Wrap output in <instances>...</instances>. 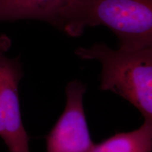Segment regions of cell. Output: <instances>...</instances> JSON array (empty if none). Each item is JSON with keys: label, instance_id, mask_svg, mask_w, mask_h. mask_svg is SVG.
<instances>
[{"label": "cell", "instance_id": "cell-1", "mask_svg": "<svg viewBox=\"0 0 152 152\" xmlns=\"http://www.w3.org/2000/svg\"><path fill=\"white\" fill-rule=\"evenodd\" d=\"M97 26L115 34L119 48L152 47V0H75L64 13L61 30L77 37L87 26Z\"/></svg>", "mask_w": 152, "mask_h": 152}, {"label": "cell", "instance_id": "cell-2", "mask_svg": "<svg viewBox=\"0 0 152 152\" xmlns=\"http://www.w3.org/2000/svg\"><path fill=\"white\" fill-rule=\"evenodd\" d=\"M82 59L102 64L100 89L118 94L140 111L144 120L152 121V47L113 49L104 43L79 47Z\"/></svg>", "mask_w": 152, "mask_h": 152}, {"label": "cell", "instance_id": "cell-3", "mask_svg": "<svg viewBox=\"0 0 152 152\" xmlns=\"http://www.w3.org/2000/svg\"><path fill=\"white\" fill-rule=\"evenodd\" d=\"M11 39L0 35V119L3 135L9 152H30L29 137L22 122L18 85L23 71L18 58H10L6 53Z\"/></svg>", "mask_w": 152, "mask_h": 152}, {"label": "cell", "instance_id": "cell-4", "mask_svg": "<svg viewBox=\"0 0 152 152\" xmlns=\"http://www.w3.org/2000/svg\"><path fill=\"white\" fill-rule=\"evenodd\" d=\"M85 91L80 80L66 85V107L47 137V152H90L92 148L83 106Z\"/></svg>", "mask_w": 152, "mask_h": 152}, {"label": "cell", "instance_id": "cell-5", "mask_svg": "<svg viewBox=\"0 0 152 152\" xmlns=\"http://www.w3.org/2000/svg\"><path fill=\"white\" fill-rule=\"evenodd\" d=\"M75 0H0V21L35 19L61 30L66 9Z\"/></svg>", "mask_w": 152, "mask_h": 152}, {"label": "cell", "instance_id": "cell-6", "mask_svg": "<svg viewBox=\"0 0 152 152\" xmlns=\"http://www.w3.org/2000/svg\"><path fill=\"white\" fill-rule=\"evenodd\" d=\"M152 121L144 120L140 128L114 134L99 144H94L90 152H151Z\"/></svg>", "mask_w": 152, "mask_h": 152}]
</instances>
